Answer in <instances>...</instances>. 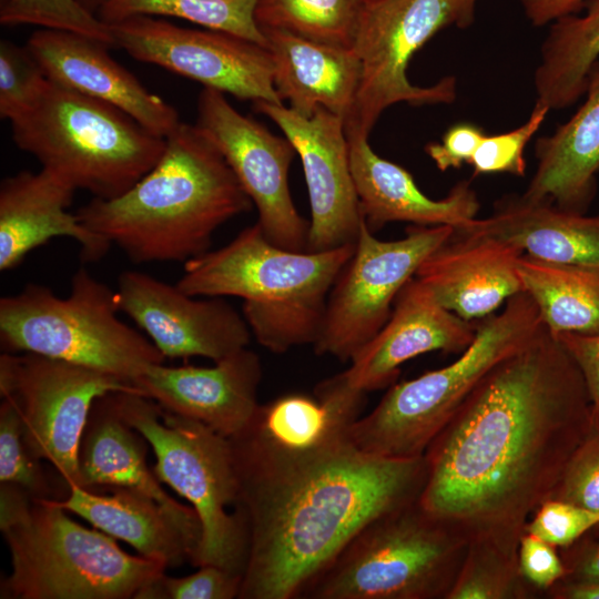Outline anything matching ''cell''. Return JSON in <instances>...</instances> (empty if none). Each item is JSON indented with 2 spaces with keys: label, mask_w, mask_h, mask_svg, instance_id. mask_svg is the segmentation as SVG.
<instances>
[{
  "label": "cell",
  "mask_w": 599,
  "mask_h": 599,
  "mask_svg": "<svg viewBox=\"0 0 599 599\" xmlns=\"http://www.w3.org/2000/svg\"><path fill=\"white\" fill-rule=\"evenodd\" d=\"M593 428L586 380L544 326L485 375L429 443L419 502L469 542L518 549Z\"/></svg>",
  "instance_id": "cell-1"
},
{
  "label": "cell",
  "mask_w": 599,
  "mask_h": 599,
  "mask_svg": "<svg viewBox=\"0 0 599 599\" xmlns=\"http://www.w3.org/2000/svg\"><path fill=\"white\" fill-rule=\"evenodd\" d=\"M229 440L247 532L238 599L300 598L366 525L419 499L427 478L424 455L375 456L347 437L307 449Z\"/></svg>",
  "instance_id": "cell-2"
},
{
  "label": "cell",
  "mask_w": 599,
  "mask_h": 599,
  "mask_svg": "<svg viewBox=\"0 0 599 599\" xmlns=\"http://www.w3.org/2000/svg\"><path fill=\"white\" fill-rule=\"evenodd\" d=\"M156 164L113 199L93 197L75 213L134 263L187 262L210 251L213 234L252 209L221 151L196 124L180 122Z\"/></svg>",
  "instance_id": "cell-3"
},
{
  "label": "cell",
  "mask_w": 599,
  "mask_h": 599,
  "mask_svg": "<svg viewBox=\"0 0 599 599\" xmlns=\"http://www.w3.org/2000/svg\"><path fill=\"white\" fill-rule=\"evenodd\" d=\"M354 250L355 243L319 252L283 248L255 223L185 262L176 285L192 296L242 298L254 338L283 354L317 341L329 291Z\"/></svg>",
  "instance_id": "cell-4"
},
{
  "label": "cell",
  "mask_w": 599,
  "mask_h": 599,
  "mask_svg": "<svg viewBox=\"0 0 599 599\" xmlns=\"http://www.w3.org/2000/svg\"><path fill=\"white\" fill-rule=\"evenodd\" d=\"M52 499L1 484L0 529L11 555L1 599H136L167 566L123 551L115 538L88 529Z\"/></svg>",
  "instance_id": "cell-5"
},
{
  "label": "cell",
  "mask_w": 599,
  "mask_h": 599,
  "mask_svg": "<svg viewBox=\"0 0 599 599\" xmlns=\"http://www.w3.org/2000/svg\"><path fill=\"white\" fill-rule=\"evenodd\" d=\"M10 123L20 150L98 199L126 192L156 164L166 143L115 105L49 79Z\"/></svg>",
  "instance_id": "cell-6"
},
{
  "label": "cell",
  "mask_w": 599,
  "mask_h": 599,
  "mask_svg": "<svg viewBox=\"0 0 599 599\" xmlns=\"http://www.w3.org/2000/svg\"><path fill=\"white\" fill-rule=\"evenodd\" d=\"M544 326L527 292L509 297L500 313L477 323L473 343L455 362L390 385L376 407L348 428L347 438L370 455L422 457L485 375L527 346Z\"/></svg>",
  "instance_id": "cell-7"
},
{
  "label": "cell",
  "mask_w": 599,
  "mask_h": 599,
  "mask_svg": "<svg viewBox=\"0 0 599 599\" xmlns=\"http://www.w3.org/2000/svg\"><path fill=\"white\" fill-rule=\"evenodd\" d=\"M119 312L116 291L80 267L67 297L29 283L19 293L0 298L1 347L7 353L69 362L134 384L165 357L146 336L123 323Z\"/></svg>",
  "instance_id": "cell-8"
},
{
  "label": "cell",
  "mask_w": 599,
  "mask_h": 599,
  "mask_svg": "<svg viewBox=\"0 0 599 599\" xmlns=\"http://www.w3.org/2000/svg\"><path fill=\"white\" fill-rule=\"evenodd\" d=\"M468 546L417 499L366 525L300 598L447 599Z\"/></svg>",
  "instance_id": "cell-9"
},
{
  "label": "cell",
  "mask_w": 599,
  "mask_h": 599,
  "mask_svg": "<svg viewBox=\"0 0 599 599\" xmlns=\"http://www.w3.org/2000/svg\"><path fill=\"white\" fill-rule=\"evenodd\" d=\"M111 399L119 415L151 446L156 459L152 470L159 481L186 499L200 519L201 537L191 564L214 565L243 577L245 524L237 511H226L238 490L229 438L138 393L115 392Z\"/></svg>",
  "instance_id": "cell-10"
},
{
  "label": "cell",
  "mask_w": 599,
  "mask_h": 599,
  "mask_svg": "<svg viewBox=\"0 0 599 599\" xmlns=\"http://www.w3.org/2000/svg\"><path fill=\"white\" fill-rule=\"evenodd\" d=\"M479 0H375L363 2L353 48L361 60L356 100L345 131L369 135L382 113L396 103H453L456 80L414 85L407 77L414 54L438 31L468 27Z\"/></svg>",
  "instance_id": "cell-11"
},
{
  "label": "cell",
  "mask_w": 599,
  "mask_h": 599,
  "mask_svg": "<svg viewBox=\"0 0 599 599\" xmlns=\"http://www.w3.org/2000/svg\"><path fill=\"white\" fill-rule=\"evenodd\" d=\"M115 392L144 395L133 383L32 353L0 356V395L17 408L22 438L69 488L81 487L79 448L94 402Z\"/></svg>",
  "instance_id": "cell-12"
},
{
  "label": "cell",
  "mask_w": 599,
  "mask_h": 599,
  "mask_svg": "<svg viewBox=\"0 0 599 599\" xmlns=\"http://www.w3.org/2000/svg\"><path fill=\"white\" fill-rule=\"evenodd\" d=\"M453 232L450 225H410L403 238L380 241L363 219L354 253L329 291L314 352L351 361L386 324L423 261Z\"/></svg>",
  "instance_id": "cell-13"
},
{
  "label": "cell",
  "mask_w": 599,
  "mask_h": 599,
  "mask_svg": "<svg viewBox=\"0 0 599 599\" xmlns=\"http://www.w3.org/2000/svg\"><path fill=\"white\" fill-rule=\"evenodd\" d=\"M114 44L138 61L156 64L240 100L283 104L268 50L241 37L182 28L150 16L109 24Z\"/></svg>",
  "instance_id": "cell-14"
},
{
  "label": "cell",
  "mask_w": 599,
  "mask_h": 599,
  "mask_svg": "<svg viewBox=\"0 0 599 599\" xmlns=\"http://www.w3.org/2000/svg\"><path fill=\"white\" fill-rule=\"evenodd\" d=\"M214 142L255 205L263 234L273 244L306 251L309 221L297 211L288 185L296 151L286 136L241 114L225 94L204 88L195 123Z\"/></svg>",
  "instance_id": "cell-15"
},
{
  "label": "cell",
  "mask_w": 599,
  "mask_h": 599,
  "mask_svg": "<svg viewBox=\"0 0 599 599\" xmlns=\"http://www.w3.org/2000/svg\"><path fill=\"white\" fill-rule=\"evenodd\" d=\"M252 109L270 118L301 158L311 204L306 251L355 243L363 217L344 120L324 109L306 118L284 104L264 101L253 102Z\"/></svg>",
  "instance_id": "cell-16"
},
{
  "label": "cell",
  "mask_w": 599,
  "mask_h": 599,
  "mask_svg": "<svg viewBox=\"0 0 599 599\" xmlns=\"http://www.w3.org/2000/svg\"><path fill=\"white\" fill-rule=\"evenodd\" d=\"M115 291L120 312L165 358L217 362L250 344L252 333L243 314L224 297L192 296L138 271L122 272Z\"/></svg>",
  "instance_id": "cell-17"
},
{
  "label": "cell",
  "mask_w": 599,
  "mask_h": 599,
  "mask_svg": "<svg viewBox=\"0 0 599 599\" xmlns=\"http://www.w3.org/2000/svg\"><path fill=\"white\" fill-rule=\"evenodd\" d=\"M477 323L441 306L415 277L398 293L382 329L349 361L341 373L363 393L393 385L407 361L434 351L461 354L474 341Z\"/></svg>",
  "instance_id": "cell-18"
},
{
  "label": "cell",
  "mask_w": 599,
  "mask_h": 599,
  "mask_svg": "<svg viewBox=\"0 0 599 599\" xmlns=\"http://www.w3.org/2000/svg\"><path fill=\"white\" fill-rule=\"evenodd\" d=\"M262 375L260 357L245 347L211 367L156 364L134 384L163 409L231 438L247 426L260 406Z\"/></svg>",
  "instance_id": "cell-19"
},
{
  "label": "cell",
  "mask_w": 599,
  "mask_h": 599,
  "mask_svg": "<svg viewBox=\"0 0 599 599\" xmlns=\"http://www.w3.org/2000/svg\"><path fill=\"white\" fill-rule=\"evenodd\" d=\"M27 47L50 81L115 105L155 135L166 138L181 122L176 110L114 61L111 47L99 40L41 28Z\"/></svg>",
  "instance_id": "cell-20"
},
{
  "label": "cell",
  "mask_w": 599,
  "mask_h": 599,
  "mask_svg": "<svg viewBox=\"0 0 599 599\" xmlns=\"http://www.w3.org/2000/svg\"><path fill=\"white\" fill-rule=\"evenodd\" d=\"M77 189L50 170L21 171L0 184V271L16 268L33 250L57 237L80 246L83 262H98L112 244L68 211Z\"/></svg>",
  "instance_id": "cell-21"
},
{
  "label": "cell",
  "mask_w": 599,
  "mask_h": 599,
  "mask_svg": "<svg viewBox=\"0 0 599 599\" xmlns=\"http://www.w3.org/2000/svg\"><path fill=\"white\" fill-rule=\"evenodd\" d=\"M524 252L490 237L450 238L419 265L415 278L445 308L481 319L524 291L518 260Z\"/></svg>",
  "instance_id": "cell-22"
},
{
  "label": "cell",
  "mask_w": 599,
  "mask_h": 599,
  "mask_svg": "<svg viewBox=\"0 0 599 599\" xmlns=\"http://www.w3.org/2000/svg\"><path fill=\"white\" fill-rule=\"evenodd\" d=\"M346 136L362 217L372 232L392 222L456 227L476 217L480 204L468 181L457 183L441 200L429 199L407 170L375 153L368 136L354 131Z\"/></svg>",
  "instance_id": "cell-23"
},
{
  "label": "cell",
  "mask_w": 599,
  "mask_h": 599,
  "mask_svg": "<svg viewBox=\"0 0 599 599\" xmlns=\"http://www.w3.org/2000/svg\"><path fill=\"white\" fill-rule=\"evenodd\" d=\"M456 237H490L548 262L599 266V214L587 215L549 201L506 195L490 215L454 227Z\"/></svg>",
  "instance_id": "cell-24"
},
{
  "label": "cell",
  "mask_w": 599,
  "mask_h": 599,
  "mask_svg": "<svg viewBox=\"0 0 599 599\" xmlns=\"http://www.w3.org/2000/svg\"><path fill=\"white\" fill-rule=\"evenodd\" d=\"M281 101L303 116L324 109L344 122L354 106L361 60L354 48L312 41L277 29H261Z\"/></svg>",
  "instance_id": "cell-25"
},
{
  "label": "cell",
  "mask_w": 599,
  "mask_h": 599,
  "mask_svg": "<svg viewBox=\"0 0 599 599\" xmlns=\"http://www.w3.org/2000/svg\"><path fill=\"white\" fill-rule=\"evenodd\" d=\"M145 441L119 415L111 393L99 397L79 448L81 488L125 487L141 491L160 504L199 546L201 524L195 510L176 501L161 487L148 467Z\"/></svg>",
  "instance_id": "cell-26"
},
{
  "label": "cell",
  "mask_w": 599,
  "mask_h": 599,
  "mask_svg": "<svg viewBox=\"0 0 599 599\" xmlns=\"http://www.w3.org/2000/svg\"><path fill=\"white\" fill-rule=\"evenodd\" d=\"M585 93L586 101L567 122L536 141L537 167L524 197L579 213L593 201L599 173V59L588 73Z\"/></svg>",
  "instance_id": "cell-27"
},
{
  "label": "cell",
  "mask_w": 599,
  "mask_h": 599,
  "mask_svg": "<svg viewBox=\"0 0 599 599\" xmlns=\"http://www.w3.org/2000/svg\"><path fill=\"white\" fill-rule=\"evenodd\" d=\"M110 494H98L71 487L55 505L73 512L115 539L123 540L141 556L176 567L191 562L197 542L165 509L148 495L125 487H109Z\"/></svg>",
  "instance_id": "cell-28"
},
{
  "label": "cell",
  "mask_w": 599,
  "mask_h": 599,
  "mask_svg": "<svg viewBox=\"0 0 599 599\" xmlns=\"http://www.w3.org/2000/svg\"><path fill=\"white\" fill-rule=\"evenodd\" d=\"M365 403L366 393L339 373L321 382L314 396L293 393L260 405L240 433L286 449L321 447L346 438Z\"/></svg>",
  "instance_id": "cell-29"
},
{
  "label": "cell",
  "mask_w": 599,
  "mask_h": 599,
  "mask_svg": "<svg viewBox=\"0 0 599 599\" xmlns=\"http://www.w3.org/2000/svg\"><path fill=\"white\" fill-rule=\"evenodd\" d=\"M518 273L554 334H599V266L555 263L522 253Z\"/></svg>",
  "instance_id": "cell-30"
},
{
  "label": "cell",
  "mask_w": 599,
  "mask_h": 599,
  "mask_svg": "<svg viewBox=\"0 0 599 599\" xmlns=\"http://www.w3.org/2000/svg\"><path fill=\"white\" fill-rule=\"evenodd\" d=\"M583 14L550 24L535 72L537 101L550 110L564 109L586 91L588 73L599 59V0H585Z\"/></svg>",
  "instance_id": "cell-31"
},
{
  "label": "cell",
  "mask_w": 599,
  "mask_h": 599,
  "mask_svg": "<svg viewBox=\"0 0 599 599\" xmlns=\"http://www.w3.org/2000/svg\"><path fill=\"white\" fill-rule=\"evenodd\" d=\"M257 0H104L97 17L106 24L134 16H169L227 32L260 45L266 39L255 22Z\"/></svg>",
  "instance_id": "cell-32"
},
{
  "label": "cell",
  "mask_w": 599,
  "mask_h": 599,
  "mask_svg": "<svg viewBox=\"0 0 599 599\" xmlns=\"http://www.w3.org/2000/svg\"><path fill=\"white\" fill-rule=\"evenodd\" d=\"M363 0H257L260 29H277L316 42L353 48Z\"/></svg>",
  "instance_id": "cell-33"
},
{
  "label": "cell",
  "mask_w": 599,
  "mask_h": 599,
  "mask_svg": "<svg viewBox=\"0 0 599 599\" xmlns=\"http://www.w3.org/2000/svg\"><path fill=\"white\" fill-rule=\"evenodd\" d=\"M537 593L520 572L518 549L474 540L447 599H528Z\"/></svg>",
  "instance_id": "cell-34"
},
{
  "label": "cell",
  "mask_w": 599,
  "mask_h": 599,
  "mask_svg": "<svg viewBox=\"0 0 599 599\" xmlns=\"http://www.w3.org/2000/svg\"><path fill=\"white\" fill-rule=\"evenodd\" d=\"M0 22L72 31L115 47L109 24L77 0H1Z\"/></svg>",
  "instance_id": "cell-35"
},
{
  "label": "cell",
  "mask_w": 599,
  "mask_h": 599,
  "mask_svg": "<svg viewBox=\"0 0 599 599\" xmlns=\"http://www.w3.org/2000/svg\"><path fill=\"white\" fill-rule=\"evenodd\" d=\"M0 483L11 484L31 498L60 499L40 460L22 438L21 419L16 406L2 398L0 406Z\"/></svg>",
  "instance_id": "cell-36"
},
{
  "label": "cell",
  "mask_w": 599,
  "mask_h": 599,
  "mask_svg": "<svg viewBox=\"0 0 599 599\" xmlns=\"http://www.w3.org/2000/svg\"><path fill=\"white\" fill-rule=\"evenodd\" d=\"M48 78L28 47L0 42V116L11 121L39 98Z\"/></svg>",
  "instance_id": "cell-37"
},
{
  "label": "cell",
  "mask_w": 599,
  "mask_h": 599,
  "mask_svg": "<svg viewBox=\"0 0 599 599\" xmlns=\"http://www.w3.org/2000/svg\"><path fill=\"white\" fill-rule=\"evenodd\" d=\"M550 109L537 101L527 121L520 126L495 135H485L468 164L474 175L508 173L524 176L527 163L525 149L544 123Z\"/></svg>",
  "instance_id": "cell-38"
},
{
  "label": "cell",
  "mask_w": 599,
  "mask_h": 599,
  "mask_svg": "<svg viewBox=\"0 0 599 599\" xmlns=\"http://www.w3.org/2000/svg\"><path fill=\"white\" fill-rule=\"evenodd\" d=\"M185 577L163 573L145 587L136 599H233L238 598L242 576L206 565Z\"/></svg>",
  "instance_id": "cell-39"
},
{
  "label": "cell",
  "mask_w": 599,
  "mask_h": 599,
  "mask_svg": "<svg viewBox=\"0 0 599 599\" xmlns=\"http://www.w3.org/2000/svg\"><path fill=\"white\" fill-rule=\"evenodd\" d=\"M599 525V511L556 498L545 500L529 519L525 532L548 544L570 546Z\"/></svg>",
  "instance_id": "cell-40"
},
{
  "label": "cell",
  "mask_w": 599,
  "mask_h": 599,
  "mask_svg": "<svg viewBox=\"0 0 599 599\" xmlns=\"http://www.w3.org/2000/svg\"><path fill=\"white\" fill-rule=\"evenodd\" d=\"M551 498L599 511V426L571 455Z\"/></svg>",
  "instance_id": "cell-41"
},
{
  "label": "cell",
  "mask_w": 599,
  "mask_h": 599,
  "mask_svg": "<svg viewBox=\"0 0 599 599\" xmlns=\"http://www.w3.org/2000/svg\"><path fill=\"white\" fill-rule=\"evenodd\" d=\"M522 577L539 593H545L566 576L559 549L535 535L525 532L518 546Z\"/></svg>",
  "instance_id": "cell-42"
},
{
  "label": "cell",
  "mask_w": 599,
  "mask_h": 599,
  "mask_svg": "<svg viewBox=\"0 0 599 599\" xmlns=\"http://www.w3.org/2000/svg\"><path fill=\"white\" fill-rule=\"evenodd\" d=\"M485 135L483 128L474 123H456L444 133L440 142L428 143L425 151L438 170L459 169L469 163Z\"/></svg>",
  "instance_id": "cell-43"
},
{
  "label": "cell",
  "mask_w": 599,
  "mask_h": 599,
  "mask_svg": "<svg viewBox=\"0 0 599 599\" xmlns=\"http://www.w3.org/2000/svg\"><path fill=\"white\" fill-rule=\"evenodd\" d=\"M578 365L589 390L595 426H599V334H555Z\"/></svg>",
  "instance_id": "cell-44"
},
{
  "label": "cell",
  "mask_w": 599,
  "mask_h": 599,
  "mask_svg": "<svg viewBox=\"0 0 599 599\" xmlns=\"http://www.w3.org/2000/svg\"><path fill=\"white\" fill-rule=\"evenodd\" d=\"M566 567L560 582L599 583V539L586 534L570 546L558 548Z\"/></svg>",
  "instance_id": "cell-45"
},
{
  "label": "cell",
  "mask_w": 599,
  "mask_h": 599,
  "mask_svg": "<svg viewBox=\"0 0 599 599\" xmlns=\"http://www.w3.org/2000/svg\"><path fill=\"white\" fill-rule=\"evenodd\" d=\"M531 24L542 27L564 17L579 13L585 0H519Z\"/></svg>",
  "instance_id": "cell-46"
},
{
  "label": "cell",
  "mask_w": 599,
  "mask_h": 599,
  "mask_svg": "<svg viewBox=\"0 0 599 599\" xmlns=\"http://www.w3.org/2000/svg\"><path fill=\"white\" fill-rule=\"evenodd\" d=\"M546 595L552 599H599V583L558 582Z\"/></svg>",
  "instance_id": "cell-47"
},
{
  "label": "cell",
  "mask_w": 599,
  "mask_h": 599,
  "mask_svg": "<svg viewBox=\"0 0 599 599\" xmlns=\"http://www.w3.org/2000/svg\"><path fill=\"white\" fill-rule=\"evenodd\" d=\"M84 9L97 16L104 0H77Z\"/></svg>",
  "instance_id": "cell-48"
},
{
  "label": "cell",
  "mask_w": 599,
  "mask_h": 599,
  "mask_svg": "<svg viewBox=\"0 0 599 599\" xmlns=\"http://www.w3.org/2000/svg\"><path fill=\"white\" fill-rule=\"evenodd\" d=\"M590 536L599 539V525H597L591 531L588 532Z\"/></svg>",
  "instance_id": "cell-49"
},
{
  "label": "cell",
  "mask_w": 599,
  "mask_h": 599,
  "mask_svg": "<svg viewBox=\"0 0 599 599\" xmlns=\"http://www.w3.org/2000/svg\"><path fill=\"white\" fill-rule=\"evenodd\" d=\"M370 1H375V0H363V2H370Z\"/></svg>",
  "instance_id": "cell-50"
}]
</instances>
